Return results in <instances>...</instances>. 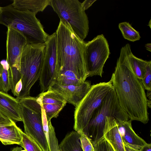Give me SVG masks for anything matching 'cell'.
<instances>
[{
  "label": "cell",
  "mask_w": 151,
  "mask_h": 151,
  "mask_svg": "<svg viewBox=\"0 0 151 151\" xmlns=\"http://www.w3.org/2000/svg\"><path fill=\"white\" fill-rule=\"evenodd\" d=\"M96 0H85L81 3L83 9L85 11L87 10L91 6Z\"/></svg>",
  "instance_id": "29"
},
{
  "label": "cell",
  "mask_w": 151,
  "mask_h": 151,
  "mask_svg": "<svg viewBox=\"0 0 151 151\" xmlns=\"http://www.w3.org/2000/svg\"><path fill=\"white\" fill-rule=\"evenodd\" d=\"M1 7L0 6V15L1 13Z\"/></svg>",
  "instance_id": "39"
},
{
  "label": "cell",
  "mask_w": 151,
  "mask_h": 151,
  "mask_svg": "<svg viewBox=\"0 0 151 151\" xmlns=\"http://www.w3.org/2000/svg\"><path fill=\"white\" fill-rule=\"evenodd\" d=\"M94 151H108L107 142L104 138L94 146Z\"/></svg>",
  "instance_id": "28"
},
{
  "label": "cell",
  "mask_w": 151,
  "mask_h": 151,
  "mask_svg": "<svg viewBox=\"0 0 151 151\" xmlns=\"http://www.w3.org/2000/svg\"><path fill=\"white\" fill-rule=\"evenodd\" d=\"M22 150L21 147H17L14 148L11 151H21Z\"/></svg>",
  "instance_id": "36"
},
{
  "label": "cell",
  "mask_w": 151,
  "mask_h": 151,
  "mask_svg": "<svg viewBox=\"0 0 151 151\" xmlns=\"http://www.w3.org/2000/svg\"><path fill=\"white\" fill-rule=\"evenodd\" d=\"M108 151H114L111 145L107 142Z\"/></svg>",
  "instance_id": "37"
},
{
  "label": "cell",
  "mask_w": 151,
  "mask_h": 151,
  "mask_svg": "<svg viewBox=\"0 0 151 151\" xmlns=\"http://www.w3.org/2000/svg\"><path fill=\"white\" fill-rule=\"evenodd\" d=\"M48 122L49 138V151H60L58 141L56 135L55 128L52 125L51 121Z\"/></svg>",
  "instance_id": "25"
},
{
  "label": "cell",
  "mask_w": 151,
  "mask_h": 151,
  "mask_svg": "<svg viewBox=\"0 0 151 151\" xmlns=\"http://www.w3.org/2000/svg\"><path fill=\"white\" fill-rule=\"evenodd\" d=\"M50 0H14L11 5L17 10L29 12L36 15L50 5Z\"/></svg>",
  "instance_id": "18"
},
{
  "label": "cell",
  "mask_w": 151,
  "mask_h": 151,
  "mask_svg": "<svg viewBox=\"0 0 151 151\" xmlns=\"http://www.w3.org/2000/svg\"><path fill=\"white\" fill-rule=\"evenodd\" d=\"M110 54L108 42L103 34L86 42L85 59L88 77H102L103 68Z\"/></svg>",
  "instance_id": "9"
},
{
  "label": "cell",
  "mask_w": 151,
  "mask_h": 151,
  "mask_svg": "<svg viewBox=\"0 0 151 151\" xmlns=\"http://www.w3.org/2000/svg\"><path fill=\"white\" fill-rule=\"evenodd\" d=\"M21 129L16 123L0 125V141L4 145H18L21 147Z\"/></svg>",
  "instance_id": "17"
},
{
  "label": "cell",
  "mask_w": 151,
  "mask_h": 151,
  "mask_svg": "<svg viewBox=\"0 0 151 151\" xmlns=\"http://www.w3.org/2000/svg\"><path fill=\"white\" fill-rule=\"evenodd\" d=\"M22 88V81L20 79L17 83L15 88V96L18 97L21 91Z\"/></svg>",
  "instance_id": "31"
},
{
  "label": "cell",
  "mask_w": 151,
  "mask_h": 151,
  "mask_svg": "<svg viewBox=\"0 0 151 151\" xmlns=\"http://www.w3.org/2000/svg\"><path fill=\"white\" fill-rule=\"evenodd\" d=\"M113 88L111 81L91 86L85 96L76 106L73 129L79 134H85L93 114L101 104L109 91Z\"/></svg>",
  "instance_id": "7"
},
{
  "label": "cell",
  "mask_w": 151,
  "mask_h": 151,
  "mask_svg": "<svg viewBox=\"0 0 151 151\" xmlns=\"http://www.w3.org/2000/svg\"><path fill=\"white\" fill-rule=\"evenodd\" d=\"M145 47L146 50L150 52H151V44L148 43L145 44Z\"/></svg>",
  "instance_id": "35"
},
{
  "label": "cell",
  "mask_w": 151,
  "mask_h": 151,
  "mask_svg": "<svg viewBox=\"0 0 151 151\" xmlns=\"http://www.w3.org/2000/svg\"><path fill=\"white\" fill-rule=\"evenodd\" d=\"M11 90L8 70L0 64V91L7 93Z\"/></svg>",
  "instance_id": "24"
},
{
  "label": "cell",
  "mask_w": 151,
  "mask_h": 151,
  "mask_svg": "<svg viewBox=\"0 0 151 151\" xmlns=\"http://www.w3.org/2000/svg\"><path fill=\"white\" fill-rule=\"evenodd\" d=\"M118 27L125 39L133 42L140 39L141 37L139 32L129 22H125L120 23Z\"/></svg>",
  "instance_id": "22"
},
{
  "label": "cell",
  "mask_w": 151,
  "mask_h": 151,
  "mask_svg": "<svg viewBox=\"0 0 151 151\" xmlns=\"http://www.w3.org/2000/svg\"><path fill=\"white\" fill-rule=\"evenodd\" d=\"M36 97L37 102L45 110L47 121L57 118L67 103L61 95L50 88L41 93Z\"/></svg>",
  "instance_id": "12"
},
{
  "label": "cell",
  "mask_w": 151,
  "mask_h": 151,
  "mask_svg": "<svg viewBox=\"0 0 151 151\" xmlns=\"http://www.w3.org/2000/svg\"><path fill=\"white\" fill-rule=\"evenodd\" d=\"M80 137V134L75 131L68 133L59 145L60 151H83Z\"/></svg>",
  "instance_id": "20"
},
{
  "label": "cell",
  "mask_w": 151,
  "mask_h": 151,
  "mask_svg": "<svg viewBox=\"0 0 151 151\" xmlns=\"http://www.w3.org/2000/svg\"><path fill=\"white\" fill-rule=\"evenodd\" d=\"M139 151H151V144L147 143L139 150Z\"/></svg>",
  "instance_id": "33"
},
{
  "label": "cell",
  "mask_w": 151,
  "mask_h": 151,
  "mask_svg": "<svg viewBox=\"0 0 151 151\" xmlns=\"http://www.w3.org/2000/svg\"><path fill=\"white\" fill-rule=\"evenodd\" d=\"M21 151H26L25 150H21Z\"/></svg>",
  "instance_id": "40"
},
{
  "label": "cell",
  "mask_w": 151,
  "mask_h": 151,
  "mask_svg": "<svg viewBox=\"0 0 151 151\" xmlns=\"http://www.w3.org/2000/svg\"><path fill=\"white\" fill-rule=\"evenodd\" d=\"M0 24L14 29L26 38L27 44H44L49 36L36 14L14 8L11 4L1 7Z\"/></svg>",
  "instance_id": "3"
},
{
  "label": "cell",
  "mask_w": 151,
  "mask_h": 151,
  "mask_svg": "<svg viewBox=\"0 0 151 151\" xmlns=\"http://www.w3.org/2000/svg\"><path fill=\"white\" fill-rule=\"evenodd\" d=\"M148 25L149 26H150V28H151V20H150L149 22L148 23Z\"/></svg>",
  "instance_id": "38"
},
{
  "label": "cell",
  "mask_w": 151,
  "mask_h": 151,
  "mask_svg": "<svg viewBox=\"0 0 151 151\" xmlns=\"http://www.w3.org/2000/svg\"><path fill=\"white\" fill-rule=\"evenodd\" d=\"M0 113L15 123L22 121L19 100L0 91Z\"/></svg>",
  "instance_id": "15"
},
{
  "label": "cell",
  "mask_w": 151,
  "mask_h": 151,
  "mask_svg": "<svg viewBox=\"0 0 151 151\" xmlns=\"http://www.w3.org/2000/svg\"><path fill=\"white\" fill-rule=\"evenodd\" d=\"M124 147L125 151H139V150L134 148L126 144H124Z\"/></svg>",
  "instance_id": "34"
},
{
  "label": "cell",
  "mask_w": 151,
  "mask_h": 151,
  "mask_svg": "<svg viewBox=\"0 0 151 151\" xmlns=\"http://www.w3.org/2000/svg\"><path fill=\"white\" fill-rule=\"evenodd\" d=\"M145 90L151 91V61H147L145 71L143 78L141 80Z\"/></svg>",
  "instance_id": "26"
},
{
  "label": "cell",
  "mask_w": 151,
  "mask_h": 151,
  "mask_svg": "<svg viewBox=\"0 0 151 151\" xmlns=\"http://www.w3.org/2000/svg\"><path fill=\"white\" fill-rule=\"evenodd\" d=\"M14 122L11 119L5 117L0 113V125L9 124Z\"/></svg>",
  "instance_id": "30"
},
{
  "label": "cell",
  "mask_w": 151,
  "mask_h": 151,
  "mask_svg": "<svg viewBox=\"0 0 151 151\" xmlns=\"http://www.w3.org/2000/svg\"><path fill=\"white\" fill-rule=\"evenodd\" d=\"M111 81L120 106L129 119L144 124L149 121V101L141 80L132 71L124 46L122 47Z\"/></svg>",
  "instance_id": "1"
},
{
  "label": "cell",
  "mask_w": 151,
  "mask_h": 151,
  "mask_svg": "<svg viewBox=\"0 0 151 151\" xmlns=\"http://www.w3.org/2000/svg\"><path fill=\"white\" fill-rule=\"evenodd\" d=\"M45 43L27 44L21 55L20 65L22 88L17 98L29 96L30 90L39 79L44 60Z\"/></svg>",
  "instance_id": "5"
},
{
  "label": "cell",
  "mask_w": 151,
  "mask_h": 151,
  "mask_svg": "<svg viewBox=\"0 0 151 151\" xmlns=\"http://www.w3.org/2000/svg\"><path fill=\"white\" fill-rule=\"evenodd\" d=\"M83 82L79 79L73 71L65 70L60 73L55 82L64 86H78Z\"/></svg>",
  "instance_id": "21"
},
{
  "label": "cell",
  "mask_w": 151,
  "mask_h": 151,
  "mask_svg": "<svg viewBox=\"0 0 151 151\" xmlns=\"http://www.w3.org/2000/svg\"><path fill=\"white\" fill-rule=\"evenodd\" d=\"M43 65L39 78L41 93L47 91L55 83L59 75L57 68V37L54 32L45 43Z\"/></svg>",
  "instance_id": "10"
},
{
  "label": "cell",
  "mask_w": 151,
  "mask_h": 151,
  "mask_svg": "<svg viewBox=\"0 0 151 151\" xmlns=\"http://www.w3.org/2000/svg\"><path fill=\"white\" fill-rule=\"evenodd\" d=\"M0 64L2 66L4 69L8 70L9 68V66L6 60H2L0 62Z\"/></svg>",
  "instance_id": "32"
},
{
  "label": "cell",
  "mask_w": 151,
  "mask_h": 151,
  "mask_svg": "<svg viewBox=\"0 0 151 151\" xmlns=\"http://www.w3.org/2000/svg\"><path fill=\"white\" fill-rule=\"evenodd\" d=\"M57 37V68L73 71L83 82L88 77L85 59L86 42L75 34L70 26L60 21Z\"/></svg>",
  "instance_id": "2"
},
{
  "label": "cell",
  "mask_w": 151,
  "mask_h": 151,
  "mask_svg": "<svg viewBox=\"0 0 151 151\" xmlns=\"http://www.w3.org/2000/svg\"><path fill=\"white\" fill-rule=\"evenodd\" d=\"M116 121L124 144H127L139 150L147 144L133 130L132 125V121L131 120L129 119L127 121L116 120Z\"/></svg>",
  "instance_id": "16"
},
{
  "label": "cell",
  "mask_w": 151,
  "mask_h": 151,
  "mask_svg": "<svg viewBox=\"0 0 151 151\" xmlns=\"http://www.w3.org/2000/svg\"><path fill=\"white\" fill-rule=\"evenodd\" d=\"M107 117H114L116 120L129 119L127 114L120 106L113 87L95 109L87 127L85 134L93 146L104 138L103 131Z\"/></svg>",
  "instance_id": "4"
},
{
  "label": "cell",
  "mask_w": 151,
  "mask_h": 151,
  "mask_svg": "<svg viewBox=\"0 0 151 151\" xmlns=\"http://www.w3.org/2000/svg\"><path fill=\"white\" fill-rule=\"evenodd\" d=\"M91 86V82L85 81L78 86H64L55 82L49 88L61 95L67 103L76 107L88 93Z\"/></svg>",
  "instance_id": "13"
},
{
  "label": "cell",
  "mask_w": 151,
  "mask_h": 151,
  "mask_svg": "<svg viewBox=\"0 0 151 151\" xmlns=\"http://www.w3.org/2000/svg\"><path fill=\"white\" fill-rule=\"evenodd\" d=\"M21 117L24 133L35 141L43 151H49L43 128L41 107L36 97L30 96L19 100Z\"/></svg>",
  "instance_id": "6"
},
{
  "label": "cell",
  "mask_w": 151,
  "mask_h": 151,
  "mask_svg": "<svg viewBox=\"0 0 151 151\" xmlns=\"http://www.w3.org/2000/svg\"><path fill=\"white\" fill-rule=\"evenodd\" d=\"M130 67L134 74L141 80L145 74L147 61L138 58L132 53L129 44L124 46Z\"/></svg>",
  "instance_id": "19"
},
{
  "label": "cell",
  "mask_w": 151,
  "mask_h": 151,
  "mask_svg": "<svg viewBox=\"0 0 151 151\" xmlns=\"http://www.w3.org/2000/svg\"><path fill=\"white\" fill-rule=\"evenodd\" d=\"M80 140L83 151H94L93 145L86 135L84 134H80Z\"/></svg>",
  "instance_id": "27"
},
{
  "label": "cell",
  "mask_w": 151,
  "mask_h": 151,
  "mask_svg": "<svg viewBox=\"0 0 151 151\" xmlns=\"http://www.w3.org/2000/svg\"><path fill=\"white\" fill-rule=\"evenodd\" d=\"M103 134L104 138L114 151H125L124 144L114 118H106Z\"/></svg>",
  "instance_id": "14"
},
{
  "label": "cell",
  "mask_w": 151,
  "mask_h": 151,
  "mask_svg": "<svg viewBox=\"0 0 151 151\" xmlns=\"http://www.w3.org/2000/svg\"><path fill=\"white\" fill-rule=\"evenodd\" d=\"M22 147L26 151H43L38 145L32 139L23 132L22 130Z\"/></svg>",
  "instance_id": "23"
},
{
  "label": "cell",
  "mask_w": 151,
  "mask_h": 151,
  "mask_svg": "<svg viewBox=\"0 0 151 151\" xmlns=\"http://www.w3.org/2000/svg\"><path fill=\"white\" fill-rule=\"evenodd\" d=\"M50 5L60 21L68 24L78 37L84 41L89 32V21L81 3L78 0H50Z\"/></svg>",
  "instance_id": "8"
},
{
  "label": "cell",
  "mask_w": 151,
  "mask_h": 151,
  "mask_svg": "<svg viewBox=\"0 0 151 151\" xmlns=\"http://www.w3.org/2000/svg\"><path fill=\"white\" fill-rule=\"evenodd\" d=\"M27 44L25 37L19 32L7 28L6 41V59L9 68L20 70V60L23 49Z\"/></svg>",
  "instance_id": "11"
}]
</instances>
